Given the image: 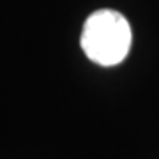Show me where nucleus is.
<instances>
[{
	"mask_svg": "<svg viewBox=\"0 0 159 159\" xmlns=\"http://www.w3.org/2000/svg\"><path fill=\"white\" fill-rule=\"evenodd\" d=\"M133 43L129 21L119 11L99 9L85 20L80 44L92 62L111 67L127 57Z\"/></svg>",
	"mask_w": 159,
	"mask_h": 159,
	"instance_id": "1",
	"label": "nucleus"
}]
</instances>
